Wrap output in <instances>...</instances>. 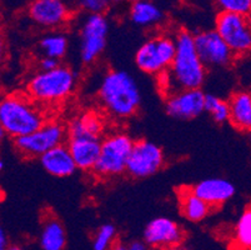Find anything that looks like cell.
I'll use <instances>...</instances> for the list:
<instances>
[{
	"label": "cell",
	"instance_id": "6da1fadb",
	"mask_svg": "<svg viewBox=\"0 0 251 250\" xmlns=\"http://www.w3.org/2000/svg\"><path fill=\"white\" fill-rule=\"evenodd\" d=\"M176 54L168 72L157 77L159 86L165 96L182 89H201L206 79L207 68L200 59L194 34L189 30L175 34Z\"/></svg>",
	"mask_w": 251,
	"mask_h": 250
},
{
	"label": "cell",
	"instance_id": "7a4b0ae2",
	"mask_svg": "<svg viewBox=\"0 0 251 250\" xmlns=\"http://www.w3.org/2000/svg\"><path fill=\"white\" fill-rule=\"evenodd\" d=\"M98 100L106 115L124 121L138 114L143 95L133 75L125 70L111 69L100 82Z\"/></svg>",
	"mask_w": 251,
	"mask_h": 250
},
{
	"label": "cell",
	"instance_id": "3957f363",
	"mask_svg": "<svg viewBox=\"0 0 251 250\" xmlns=\"http://www.w3.org/2000/svg\"><path fill=\"white\" fill-rule=\"evenodd\" d=\"M48 120L47 113L42 105L36 104L28 95L8 94L0 103V134L13 140L25 137Z\"/></svg>",
	"mask_w": 251,
	"mask_h": 250
},
{
	"label": "cell",
	"instance_id": "277c9868",
	"mask_svg": "<svg viewBox=\"0 0 251 250\" xmlns=\"http://www.w3.org/2000/svg\"><path fill=\"white\" fill-rule=\"evenodd\" d=\"M76 84V73L70 66L61 64L50 72L35 73L26 83V95L43 108L51 107L70 98Z\"/></svg>",
	"mask_w": 251,
	"mask_h": 250
},
{
	"label": "cell",
	"instance_id": "5b68a950",
	"mask_svg": "<svg viewBox=\"0 0 251 250\" xmlns=\"http://www.w3.org/2000/svg\"><path fill=\"white\" fill-rule=\"evenodd\" d=\"M135 140L127 133L116 130L101 140V151L94 174L100 179H111L126 173L127 162Z\"/></svg>",
	"mask_w": 251,
	"mask_h": 250
},
{
	"label": "cell",
	"instance_id": "8992f818",
	"mask_svg": "<svg viewBox=\"0 0 251 250\" xmlns=\"http://www.w3.org/2000/svg\"><path fill=\"white\" fill-rule=\"evenodd\" d=\"M176 54L175 36L159 34L144 41L135 53V64L140 72L159 77L168 72Z\"/></svg>",
	"mask_w": 251,
	"mask_h": 250
},
{
	"label": "cell",
	"instance_id": "52a82bcc",
	"mask_svg": "<svg viewBox=\"0 0 251 250\" xmlns=\"http://www.w3.org/2000/svg\"><path fill=\"white\" fill-rule=\"evenodd\" d=\"M67 139V124H64L58 119H48L34 133L15 139L14 148L24 158L34 159V158H42L51 149L63 145Z\"/></svg>",
	"mask_w": 251,
	"mask_h": 250
},
{
	"label": "cell",
	"instance_id": "ba28073f",
	"mask_svg": "<svg viewBox=\"0 0 251 250\" xmlns=\"http://www.w3.org/2000/svg\"><path fill=\"white\" fill-rule=\"evenodd\" d=\"M215 30L235 56L251 52V18L249 15L220 11L215 19Z\"/></svg>",
	"mask_w": 251,
	"mask_h": 250
},
{
	"label": "cell",
	"instance_id": "9c48e42d",
	"mask_svg": "<svg viewBox=\"0 0 251 250\" xmlns=\"http://www.w3.org/2000/svg\"><path fill=\"white\" fill-rule=\"evenodd\" d=\"M109 22L105 15H85L80 24V59L85 65L94 64L108 43Z\"/></svg>",
	"mask_w": 251,
	"mask_h": 250
},
{
	"label": "cell",
	"instance_id": "30bf717a",
	"mask_svg": "<svg viewBox=\"0 0 251 250\" xmlns=\"http://www.w3.org/2000/svg\"><path fill=\"white\" fill-rule=\"evenodd\" d=\"M165 164V155L160 146L148 139L135 140L127 162L126 173L131 178L145 179L160 171Z\"/></svg>",
	"mask_w": 251,
	"mask_h": 250
},
{
	"label": "cell",
	"instance_id": "8fae6325",
	"mask_svg": "<svg viewBox=\"0 0 251 250\" xmlns=\"http://www.w3.org/2000/svg\"><path fill=\"white\" fill-rule=\"evenodd\" d=\"M194 38L198 54L206 68H225L234 61L235 54L215 29L199 31Z\"/></svg>",
	"mask_w": 251,
	"mask_h": 250
},
{
	"label": "cell",
	"instance_id": "7c38bea8",
	"mask_svg": "<svg viewBox=\"0 0 251 250\" xmlns=\"http://www.w3.org/2000/svg\"><path fill=\"white\" fill-rule=\"evenodd\" d=\"M72 6L67 0H33L28 6V17L38 27L55 29L72 19Z\"/></svg>",
	"mask_w": 251,
	"mask_h": 250
},
{
	"label": "cell",
	"instance_id": "4fadbf2b",
	"mask_svg": "<svg viewBox=\"0 0 251 250\" xmlns=\"http://www.w3.org/2000/svg\"><path fill=\"white\" fill-rule=\"evenodd\" d=\"M205 95L201 89H182L165 96L166 113L179 120H191L205 111Z\"/></svg>",
	"mask_w": 251,
	"mask_h": 250
},
{
	"label": "cell",
	"instance_id": "5bb4252c",
	"mask_svg": "<svg viewBox=\"0 0 251 250\" xmlns=\"http://www.w3.org/2000/svg\"><path fill=\"white\" fill-rule=\"evenodd\" d=\"M143 239L150 248L163 250L180 245L184 239V230L175 220L166 217H157L145 225Z\"/></svg>",
	"mask_w": 251,
	"mask_h": 250
},
{
	"label": "cell",
	"instance_id": "9a60e30c",
	"mask_svg": "<svg viewBox=\"0 0 251 250\" xmlns=\"http://www.w3.org/2000/svg\"><path fill=\"white\" fill-rule=\"evenodd\" d=\"M106 119L97 110H86L73 116L67 124L69 139H97L105 137Z\"/></svg>",
	"mask_w": 251,
	"mask_h": 250
},
{
	"label": "cell",
	"instance_id": "2e32d148",
	"mask_svg": "<svg viewBox=\"0 0 251 250\" xmlns=\"http://www.w3.org/2000/svg\"><path fill=\"white\" fill-rule=\"evenodd\" d=\"M191 190L211 208H218L227 203L234 198L236 193L235 185L224 178H207L200 180L191 187Z\"/></svg>",
	"mask_w": 251,
	"mask_h": 250
},
{
	"label": "cell",
	"instance_id": "e0dca14e",
	"mask_svg": "<svg viewBox=\"0 0 251 250\" xmlns=\"http://www.w3.org/2000/svg\"><path fill=\"white\" fill-rule=\"evenodd\" d=\"M68 148L73 155L77 170L94 173L101 151V140L97 139H69Z\"/></svg>",
	"mask_w": 251,
	"mask_h": 250
},
{
	"label": "cell",
	"instance_id": "ac0fdd59",
	"mask_svg": "<svg viewBox=\"0 0 251 250\" xmlns=\"http://www.w3.org/2000/svg\"><path fill=\"white\" fill-rule=\"evenodd\" d=\"M39 162L48 174L55 178H69L77 169L67 144L45 153L42 158H39Z\"/></svg>",
	"mask_w": 251,
	"mask_h": 250
},
{
	"label": "cell",
	"instance_id": "d6986e66",
	"mask_svg": "<svg viewBox=\"0 0 251 250\" xmlns=\"http://www.w3.org/2000/svg\"><path fill=\"white\" fill-rule=\"evenodd\" d=\"M177 201L182 217L191 223H200L205 220L213 209L209 204L194 194L191 187L180 188L177 192Z\"/></svg>",
	"mask_w": 251,
	"mask_h": 250
},
{
	"label": "cell",
	"instance_id": "ffe728a7",
	"mask_svg": "<svg viewBox=\"0 0 251 250\" xmlns=\"http://www.w3.org/2000/svg\"><path fill=\"white\" fill-rule=\"evenodd\" d=\"M230 123L240 132H251V93L239 90L229 99Z\"/></svg>",
	"mask_w": 251,
	"mask_h": 250
},
{
	"label": "cell",
	"instance_id": "44dd1931",
	"mask_svg": "<svg viewBox=\"0 0 251 250\" xmlns=\"http://www.w3.org/2000/svg\"><path fill=\"white\" fill-rule=\"evenodd\" d=\"M39 245L42 250H65L67 248V231L54 215L45 218L39 235Z\"/></svg>",
	"mask_w": 251,
	"mask_h": 250
},
{
	"label": "cell",
	"instance_id": "7402d4cb",
	"mask_svg": "<svg viewBox=\"0 0 251 250\" xmlns=\"http://www.w3.org/2000/svg\"><path fill=\"white\" fill-rule=\"evenodd\" d=\"M129 17L134 24L141 28L159 25L164 20V13L151 0H139L131 3Z\"/></svg>",
	"mask_w": 251,
	"mask_h": 250
},
{
	"label": "cell",
	"instance_id": "603a6c76",
	"mask_svg": "<svg viewBox=\"0 0 251 250\" xmlns=\"http://www.w3.org/2000/svg\"><path fill=\"white\" fill-rule=\"evenodd\" d=\"M38 49L42 56L61 60L69 50V39L63 33H49L39 40Z\"/></svg>",
	"mask_w": 251,
	"mask_h": 250
},
{
	"label": "cell",
	"instance_id": "cb8c5ba5",
	"mask_svg": "<svg viewBox=\"0 0 251 250\" xmlns=\"http://www.w3.org/2000/svg\"><path fill=\"white\" fill-rule=\"evenodd\" d=\"M232 240L237 250H251V206L246 208L237 219Z\"/></svg>",
	"mask_w": 251,
	"mask_h": 250
},
{
	"label": "cell",
	"instance_id": "d4e9b609",
	"mask_svg": "<svg viewBox=\"0 0 251 250\" xmlns=\"http://www.w3.org/2000/svg\"><path fill=\"white\" fill-rule=\"evenodd\" d=\"M205 111L209 113L213 120L218 124H225L230 121L229 100L221 99L215 94L206 93L205 95Z\"/></svg>",
	"mask_w": 251,
	"mask_h": 250
},
{
	"label": "cell",
	"instance_id": "484cf974",
	"mask_svg": "<svg viewBox=\"0 0 251 250\" xmlns=\"http://www.w3.org/2000/svg\"><path fill=\"white\" fill-rule=\"evenodd\" d=\"M116 237V229L113 224L105 223L98 228L93 239V250H110Z\"/></svg>",
	"mask_w": 251,
	"mask_h": 250
},
{
	"label": "cell",
	"instance_id": "4316f807",
	"mask_svg": "<svg viewBox=\"0 0 251 250\" xmlns=\"http://www.w3.org/2000/svg\"><path fill=\"white\" fill-rule=\"evenodd\" d=\"M113 0H75V6L86 15H104Z\"/></svg>",
	"mask_w": 251,
	"mask_h": 250
},
{
	"label": "cell",
	"instance_id": "83f0119b",
	"mask_svg": "<svg viewBox=\"0 0 251 250\" xmlns=\"http://www.w3.org/2000/svg\"><path fill=\"white\" fill-rule=\"evenodd\" d=\"M221 11L251 15V0H216Z\"/></svg>",
	"mask_w": 251,
	"mask_h": 250
},
{
	"label": "cell",
	"instance_id": "f1b7e54d",
	"mask_svg": "<svg viewBox=\"0 0 251 250\" xmlns=\"http://www.w3.org/2000/svg\"><path fill=\"white\" fill-rule=\"evenodd\" d=\"M61 64L59 59L50 58V56H42L39 59V70L40 72H50V70H54V69L59 68Z\"/></svg>",
	"mask_w": 251,
	"mask_h": 250
},
{
	"label": "cell",
	"instance_id": "f546056e",
	"mask_svg": "<svg viewBox=\"0 0 251 250\" xmlns=\"http://www.w3.org/2000/svg\"><path fill=\"white\" fill-rule=\"evenodd\" d=\"M127 247H129V250H149L150 248L144 240H134Z\"/></svg>",
	"mask_w": 251,
	"mask_h": 250
},
{
	"label": "cell",
	"instance_id": "4dcf8cb0",
	"mask_svg": "<svg viewBox=\"0 0 251 250\" xmlns=\"http://www.w3.org/2000/svg\"><path fill=\"white\" fill-rule=\"evenodd\" d=\"M9 247L10 245H9L8 235H6L4 228H1L0 229V250H8Z\"/></svg>",
	"mask_w": 251,
	"mask_h": 250
},
{
	"label": "cell",
	"instance_id": "1f68e13d",
	"mask_svg": "<svg viewBox=\"0 0 251 250\" xmlns=\"http://www.w3.org/2000/svg\"><path fill=\"white\" fill-rule=\"evenodd\" d=\"M110 250H129V247H127L126 244H124V243H114L113 247L110 248Z\"/></svg>",
	"mask_w": 251,
	"mask_h": 250
},
{
	"label": "cell",
	"instance_id": "d6a6232c",
	"mask_svg": "<svg viewBox=\"0 0 251 250\" xmlns=\"http://www.w3.org/2000/svg\"><path fill=\"white\" fill-rule=\"evenodd\" d=\"M163 250H189V249H186V248L181 247V245H175V247L166 248V249H163Z\"/></svg>",
	"mask_w": 251,
	"mask_h": 250
},
{
	"label": "cell",
	"instance_id": "836d02e7",
	"mask_svg": "<svg viewBox=\"0 0 251 250\" xmlns=\"http://www.w3.org/2000/svg\"><path fill=\"white\" fill-rule=\"evenodd\" d=\"M8 250H25V249H23V248L19 247V245H10V247L8 248Z\"/></svg>",
	"mask_w": 251,
	"mask_h": 250
},
{
	"label": "cell",
	"instance_id": "e575fe53",
	"mask_svg": "<svg viewBox=\"0 0 251 250\" xmlns=\"http://www.w3.org/2000/svg\"><path fill=\"white\" fill-rule=\"evenodd\" d=\"M115 3H125V1H131V3H135V1H139V0H113Z\"/></svg>",
	"mask_w": 251,
	"mask_h": 250
},
{
	"label": "cell",
	"instance_id": "d590c367",
	"mask_svg": "<svg viewBox=\"0 0 251 250\" xmlns=\"http://www.w3.org/2000/svg\"><path fill=\"white\" fill-rule=\"evenodd\" d=\"M3 169H4V160L1 159L0 160V170H3Z\"/></svg>",
	"mask_w": 251,
	"mask_h": 250
},
{
	"label": "cell",
	"instance_id": "8d00e7d4",
	"mask_svg": "<svg viewBox=\"0 0 251 250\" xmlns=\"http://www.w3.org/2000/svg\"><path fill=\"white\" fill-rule=\"evenodd\" d=\"M248 138H249V141H250V143H251V132H249Z\"/></svg>",
	"mask_w": 251,
	"mask_h": 250
}]
</instances>
